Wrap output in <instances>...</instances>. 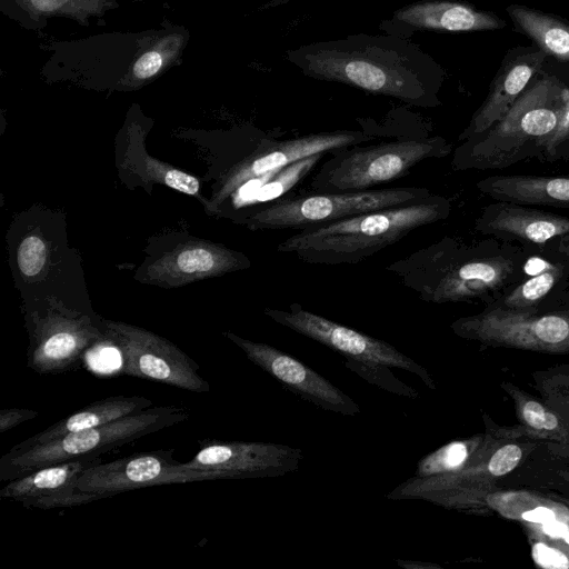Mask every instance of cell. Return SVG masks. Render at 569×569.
Returning <instances> with one entry per match:
<instances>
[{
    "mask_svg": "<svg viewBox=\"0 0 569 569\" xmlns=\"http://www.w3.org/2000/svg\"><path fill=\"white\" fill-rule=\"evenodd\" d=\"M305 74L341 82L415 107L440 103V69L417 46L397 36L355 34L288 52Z\"/></svg>",
    "mask_w": 569,
    "mask_h": 569,
    "instance_id": "6da1fadb",
    "label": "cell"
},
{
    "mask_svg": "<svg viewBox=\"0 0 569 569\" xmlns=\"http://www.w3.org/2000/svg\"><path fill=\"white\" fill-rule=\"evenodd\" d=\"M80 0H28L29 6L38 13H54L76 7Z\"/></svg>",
    "mask_w": 569,
    "mask_h": 569,
    "instance_id": "836d02e7",
    "label": "cell"
},
{
    "mask_svg": "<svg viewBox=\"0 0 569 569\" xmlns=\"http://www.w3.org/2000/svg\"><path fill=\"white\" fill-rule=\"evenodd\" d=\"M159 266L162 277L169 274L170 279L192 280L247 269L251 262L241 252L213 244L193 243L163 258Z\"/></svg>",
    "mask_w": 569,
    "mask_h": 569,
    "instance_id": "7402d4cb",
    "label": "cell"
},
{
    "mask_svg": "<svg viewBox=\"0 0 569 569\" xmlns=\"http://www.w3.org/2000/svg\"><path fill=\"white\" fill-rule=\"evenodd\" d=\"M104 331L107 340L120 352L124 375L192 392L209 391L208 381L199 375V365L171 341L119 321H104Z\"/></svg>",
    "mask_w": 569,
    "mask_h": 569,
    "instance_id": "9c48e42d",
    "label": "cell"
},
{
    "mask_svg": "<svg viewBox=\"0 0 569 569\" xmlns=\"http://www.w3.org/2000/svg\"><path fill=\"white\" fill-rule=\"evenodd\" d=\"M523 448L518 443H506L492 449L487 458L490 473L498 479L511 472L523 458Z\"/></svg>",
    "mask_w": 569,
    "mask_h": 569,
    "instance_id": "f546056e",
    "label": "cell"
},
{
    "mask_svg": "<svg viewBox=\"0 0 569 569\" xmlns=\"http://www.w3.org/2000/svg\"><path fill=\"white\" fill-rule=\"evenodd\" d=\"M392 24L410 31H481L505 27L497 16L455 1L427 0L408 4L395 12Z\"/></svg>",
    "mask_w": 569,
    "mask_h": 569,
    "instance_id": "d6986e66",
    "label": "cell"
},
{
    "mask_svg": "<svg viewBox=\"0 0 569 569\" xmlns=\"http://www.w3.org/2000/svg\"><path fill=\"white\" fill-rule=\"evenodd\" d=\"M450 329L486 346L569 353V300L530 312L486 306L479 313L458 318Z\"/></svg>",
    "mask_w": 569,
    "mask_h": 569,
    "instance_id": "ba28073f",
    "label": "cell"
},
{
    "mask_svg": "<svg viewBox=\"0 0 569 569\" xmlns=\"http://www.w3.org/2000/svg\"><path fill=\"white\" fill-rule=\"evenodd\" d=\"M186 408L152 406L137 413L21 449L11 448L0 459V480L11 481L37 469L100 455L189 419Z\"/></svg>",
    "mask_w": 569,
    "mask_h": 569,
    "instance_id": "5b68a950",
    "label": "cell"
},
{
    "mask_svg": "<svg viewBox=\"0 0 569 569\" xmlns=\"http://www.w3.org/2000/svg\"><path fill=\"white\" fill-rule=\"evenodd\" d=\"M475 230L540 254L555 240H569V217L505 201L486 206Z\"/></svg>",
    "mask_w": 569,
    "mask_h": 569,
    "instance_id": "9a60e30c",
    "label": "cell"
},
{
    "mask_svg": "<svg viewBox=\"0 0 569 569\" xmlns=\"http://www.w3.org/2000/svg\"><path fill=\"white\" fill-rule=\"evenodd\" d=\"M303 459L299 448L253 441H211L184 467L220 473L224 480L274 478L298 470Z\"/></svg>",
    "mask_w": 569,
    "mask_h": 569,
    "instance_id": "5bb4252c",
    "label": "cell"
},
{
    "mask_svg": "<svg viewBox=\"0 0 569 569\" xmlns=\"http://www.w3.org/2000/svg\"><path fill=\"white\" fill-rule=\"evenodd\" d=\"M547 53L542 50L518 54L502 63L490 91L472 116L469 124L459 134L460 142L485 132L512 106L540 69Z\"/></svg>",
    "mask_w": 569,
    "mask_h": 569,
    "instance_id": "e0dca14e",
    "label": "cell"
},
{
    "mask_svg": "<svg viewBox=\"0 0 569 569\" xmlns=\"http://www.w3.org/2000/svg\"><path fill=\"white\" fill-rule=\"evenodd\" d=\"M535 254L493 237L467 241L445 236L393 261L386 270L422 301L488 305L528 276Z\"/></svg>",
    "mask_w": 569,
    "mask_h": 569,
    "instance_id": "7a4b0ae2",
    "label": "cell"
},
{
    "mask_svg": "<svg viewBox=\"0 0 569 569\" xmlns=\"http://www.w3.org/2000/svg\"><path fill=\"white\" fill-rule=\"evenodd\" d=\"M565 540L567 543H569V531L565 535Z\"/></svg>",
    "mask_w": 569,
    "mask_h": 569,
    "instance_id": "74e56055",
    "label": "cell"
},
{
    "mask_svg": "<svg viewBox=\"0 0 569 569\" xmlns=\"http://www.w3.org/2000/svg\"><path fill=\"white\" fill-rule=\"evenodd\" d=\"M173 449L141 452L111 462L87 467L76 482V490L109 498L120 492L170 483L224 480L213 471L190 469L173 459Z\"/></svg>",
    "mask_w": 569,
    "mask_h": 569,
    "instance_id": "8fae6325",
    "label": "cell"
},
{
    "mask_svg": "<svg viewBox=\"0 0 569 569\" xmlns=\"http://www.w3.org/2000/svg\"><path fill=\"white\" fill-rule=\"evenodd\" d=\"M152 406V400L141 396H113L100 399L59 420L43 431L26 439L12 448L21 449L43 445L68 433L99 427L121 417L140 412Z\"/></svg>",
    "mask_w": 569,
    "mask_h": 569,
    "instance_id": "44dd1931",
    "label": "cell"
},
{
    "mask_svg": "<svg viewBox=\"0 0 569 569\" xmlns=\"http://www.w3.org/2000/svg\"><path fill=\"white\" fill-rule=\"evenodd\" d=\"M47 258L43 240L38 236L26 237L19 244L17 260L20 271L26 277H34L41 272Z\"/></svg>",
    "mask_w": 569,
    "mask_h": 569,
    "instance_id": "f1b7e54d",
    "label": "cell"
},
{
    "mask_svg": "<svg viewBox=\"0 0 569 569\" xmlns=\"http://www.w3.org/2000/svg\"><path fill=\"white\" fill-rule=\"evenodd\" d=\"M501 388L512 399L517 415L525 426L545 435L559 436L565 432L559 418L541 402L510 382L501 383Z\"/></svg>",
    "mask_w": 569,
    "mask_h": 569,
    "instance_id": "d4e9b609",
    "label": "cell"
},
{
    "mask_svg": "<svg viewBox=\"0 0 569 569\" xmlns=\"http://www.w3.org/2000/svg\"><path fill=\"white\" fill-rule=\"evenodd\" d=\"M569 300V267L535 254L528 276L486 306L530 312Z\"/></svg>",
    "mask_w": 569,
    "mask_h": 569,
    "instance_id": "ac0fdd59",
    "label": "cell"
},
{
    "mask_svg": "<svg viewBox=\"0 0 569 569\" xmlns=\"http://www.w3.org/2000/svg\"><path fill=\"white\" fill-rule=\"evenodd\" d=\"M568 104L567 86L553 76L540 78L526 87L489 129L455 149L452 169H503L538 158L540 143L555 130Z\"/></svg>",
    "mask_w": 569,
    "mask_h": 569,
    "instance_id": "277c9868",
    "label": "cell"
},
{
    "mask_svg": "<svg viewBox=\"0 0 569 569\" xmlns=\"http://www.w3.org/2000/svg\"><path fill=\"white\" fill-rule=\"evenodd\" d=\"M540 256L560 261L569 267V240H555L550 242Z\"/></svg>",
    "mask_w": 569,
    "mask_h": 569,
    "instance_id": "e575fe53",
    "label": "cell"
},
{
    "mask_svg": "<svg viewBox=\"0 0 569 569\" xmlns=\"http://www.w3.org/2000/svg\"><path fill=\"white\" fill-rule=\"evenodd\" d=\"M162 182L168 187L187 194H196L199 191V181L197 178L173 168L167 169L162 177Z\"/></svg>",
    "mask_w": 569,
    "mask_h": 569,
    "instance_id": "4dcf8cb0",
    "label": "cell"
},
{
    "mask_svg": "<svg viewBox=\"0 0 569 569\" xmlns=\"http://www.w3.org/2000/svg\"><path fill=\"white\" fill-rule=\"evenodd\" d=\"M451 211L450 199L432 193L416 202L298 230L277 251L310 264H357L411 231L448 219Z\"/></svg>",
    "mask_w": 569,
    "mask_h": 569,
    "instance_id": "3957f363",
    "label": "cell"
},
{
    "mask_svg": "<svg viewBox=\"0 0 569 569\" xmlns=\"http://www.w3.org/2000/svg\"><path fill=\"white\" fill-rule=\"evenodd\" d=\"M396 562L405 569H441L439 565L427 561L397 559Z\"/></svg>",
    "mask_w": 569,
    "mask_h": 569,
    "instance_id": "d590c367",
    "label": "cell"
},
{
    "mask_svg": "<svg viewBox=\"0 0 569 569\" xmlns=\"http://www.w3.org/2000/svg\"><path fill=\"white\" fill-rule=\"evenodd\" d=\"M486 436L476 435L443 445L419 460L415 477L426 478L463 469L483 445Z\"/></svg>",
    "mask_w": 569,
    "mask_h": 569,
    "instance_id": "cb8c5ba5",
    "label": "cell"
},
{
    "mask_svg": "<svg viewBox=\"0 0 569 569\" xmlns=\"http://www.w3.org/2000/svg\"><path fill=\"white\" fill-rule=\"evenodd\" d=\"M183 44L181 34L160 39L134 61L131 73L136 80H148L161 72L179 53Z\"/></svg>",
    "mask_w": 569,
    "mask_h": 569,
    "instance_id": "484cf974",
    "label": "cell"
},
{
    "mask_svg": "<svg viewBox=\"0 0 569 569\" xmlns=\"http://www.w3.org/2000/svg\"><path fill=\"white\" fill-rule=\"evenodd\" d=\"M532 557L536 562L547 568H568L567 557L552 547L538 542L532 548Z\"/></svg>",
    "mask_w": 569,
    "mask_h": 569,
    "instance_id": "1f68e13d",
    "label": "cell"
},
{
    "mask_svg": "<svg viewBox=\"0 0 569 569\" xmlns=\"http://www.w3.org/2000/svg\"><path fill=\"white\" fill-rule=\"evenodd\" d=\"M363 144L331 151V157L312 177L311 191L370 190L407 176L425 160L445 158L452 152V143L440 136Z\"/></svg>",
    "mask_w": 569,
    "mask_h": 569,
    "instance_id": "8992f818",
    "label": "cell"
},
{
    "mask_svg": "<svg viewBox=\"0 0 569 569\" xmlns=\"http://www.w3.org/2000/svg\"><path fill=\"white\" fill-rule=\"evenodd\" d=\"M496 201L569 209V178L530 174L490 176L476 183Z\"/></svg>",
    "mask_w": 569,
    "mask_h": 569,
    "instance_id": "ffe728a7",
    "label": "cell"
},
{
    "mask_svg": "<svg viewBox=\"0 0 569 569\" xmlns=\"http://www.w3.org/2000/svg\"><path fill=\"white\" fill-rule=\"evenodd\" d=\"M345 366L369 383L376 385L386 391L412 400L419 397L418 391L398 379L388 366L367 363L353 359H346Z\"/></svg>",
    "mask_w": 569,
    "mask_h": 569,
    "instance_id": "4316f807",
    "label": "cell"
},
{
    "mask_svg": "<svg viewBox=\"0 0 569 569\" xmlns=\"http://www.w3.org/2000/svg\"><path fill=\"white\" fill-rule=\"evenodd\" d=\"M100 461V457H84L37 469L8 481L0 490V498L40 509L73 507L98 500L100 497L94 493L77 491L76 482L87 467Z\"/></svg>",
    "mask_w": 569,
    "mask_h": 569,
    "instance_id": "2e32d148",
    "label": "cell"
},
{
    "mask_svg": "<svg viewBox=\"0 0 569 569\" xmlns=\"http://www.w3.org/2000/svg\"><path fill=\"white\" fill-rule=\"evenodd\" d=\"M517 28L526 33L545 53L569 60V24L528 7L507 8Z\"/></svg>",
    "mask_w": 569,
    "mask_h": 569,
    "instance_id": "603a6c76",
    "label": "cell"
},
{
    "mask_svg": "<svg viewBox=\"0 0 569 569\" xmlns=\"http://www.w3.org/2000/svg\"><path fill=\"white\" fill-rule=\"evenodd\" d=\"M427 188L397 187L347 192L286 194L244 217L251 230H301L356 214L416 202L431 196Z\"/></svg>",
    "mask_w": 569,
    "mask_h": 569,
    "instance_id": "52a82bcc",
    "label": "cell"
},
{
    "mask_svg": "<svg viewBox=\"0 0 569 569\" xmlns=\"http://www.w3.org/2000/svg\"><path fill=\"white\" fill-rule=\"evenodd\" d=\"M378 134L368 130H338L310 133L284 140L262 138L253 151L239 161L229 172L220 197L224 198L248 181L282 169L303 158L368 143L376 140Z\"/></svg>",
    "mask_w": 569,
    "mask_h": 569,
    "instance_id": "4fadbf2b",
    "label": "cell"
},
{
    "mask_svg": "<svg viewBox=\"0 0 569 569\" xmlns=\"http://www.w3.org/2000/svg\"><path fill=\"white\" fill-rule=\"evenodd\" d=\"M224 337L238 346L246 357L289 392L313 406L342 416H357L360 406L328 379L306 363L270 345L242 338L231 331Z\"/></svg>",
    "mask_w": 569,
    "mask_h": 569,
    "instance_id": "7c38bea8",
    "label": "cell"
},
{
    "mask_svg": "<svg viewBox=\"0 0 569 569\" xmlns=\"http://www.w3.org/2000/svg\"><path fill=\"white\" fill-rule=\"evenodd\" d=\"M558 473L563 479V481L569 486V470H560Z\"/></svg>",
    "mask_w": 569,
    "mask_h": 569,
    "instance_id": "8d00e7d4",
    "label": "cell"
},
{
    "mask_svg": "<svg viewBox=\"0 0 569 569\" xmlns=\"http://www.w3.org/2000/svg\"><path fill=\"white\" fill-rule=\"evenodd\" d=\"M39 416V412L32 409L10 408L0 410V433L21 425L24 421L32 420Z\"/></svg>",
    "mask_w": 569,
    "mask_h": 569,
    "instance_id": "d6a6232c",
    "label": "cell"
},
{
    "mask_svg": "<svg viewBox=\"0 0 569 569\" xmlns=\"http://www.w3.org/2000/svg\"><path fill=\"white\" fill-rule=\"evenodd\" d=\"M263 313L274 322L339 352L346 359L399 368L418 376L429 389L437 388L431 373L422 365L392 345L313 313L299 303H291L288 309L266 308Z\"/></svg>",
    "mask_w": 569,
    "mask_h": 569,
    "instance_id": "30bf717a",
    "label": "cell"
},
{
    "mask_svg": "<svg viewBox=\"0 0 569 569\" xmlns=\"http://www.w3.org/2000/svg\"><path fill=\"white\" fill-rule=\"evenodd\" d=\"M569 158V104L555 130L540 143L538 159L555 162Z\"/></svg>",
    "mask_w": 569,
    "mask_h": 569,
    "instance_id": "83f0119b",
    "label": "cell"
}]
</instances>
